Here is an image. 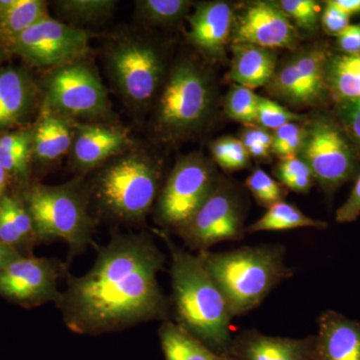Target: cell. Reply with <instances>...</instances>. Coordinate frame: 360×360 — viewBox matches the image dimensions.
<instances>
[{"instance_id": "45", "label": "cell", "mask_w": 360, "mask_h": 360, "mask_svg": "<svg viewBox=\"0 0 360 360\" xmlns=\"http://www.w3.org/2000/svg\"><path fill=\"white\" fill-rule=\"evenodd\" d=\"M7 177H8L7 172L4 169V168L0 167V198L4 195V189H6Z\"/></svg>"}, {"instance_id": "24", "label": "cell", "mask_w": 360, "mask_h": 360, "mask_svg": "<svg viewBox=\"0 0 360 360\" xmlns=\"http://www.w3.org/2000/svg\"><path fill=\"white\" fill-rule=\"evenodd\" d=\"M49 16L42 0H0V40L6 44Z\"/></svg>"}, {"instance_id": "14", "label": "cell", "mask_w": 360, "mask_h": 360, "mask_svg": "<svg viewBox=\"0 0 360 360\" xmlns=\"http://www.w3.org/2000/svg\"><path fill=\"white\" fill-rule=\"evenodd\" d=\"M297 32L292 21L271 2L250 4L236 21L233 44H250L262 49H292Z\"/></svg>"}, {"instance_id": "32", "label": "cell", "mask_w": 360, "mask_h": 360, "mask_svg": "<svg viewBox=\"0 0 360 360\" xmlns=\"http://www.w3.org/2000/svg\"><path fill=\"white\" fill-rule=\"evenodd\" d=\"M213 160L222 169L236 172L250 165V156L240 139L225 136L213 141L210 146Z\"/></svg>"}, {"instance_id": "43", "label": "cell", "mask_w": 360, "mask_h": 360, "mask_svg": "<svg viewBox=\"0 0 360 360\" xmlns=\"http://www.w3.org/2000/svg\"><path fill=\"white\" fill-rule=\"evenodd\" d=\"M21 257L23 255H21L18 251L0 240V271L6 269L15 260L20 259Z\"/></svg>"}, {"instance_id": "3", "label": "cell", "mask_w": 360, "mask_h": 360, "mask_svg": "<svg viewBox=\"0 0 360 360\" xmlns=\"http://www.w3.org/2000/svg\"><path fill=\"white\" fill-rule=\"evenodd\" d=\"M206 270L219 286L232 317L259 307L292 269L284 264L283 246H245L225 252H198Z\"/></svg>"}, {"instance_id": "26", "label": "cell", "mask_w": 360, "mask_h": 360, "mask_svg": "<svg viewBox=\"0 0 360 360\" xmlns=\"http://www.w3.org/2000/svg\"><path fill=\"white\" fill-rule=\"evenodd\" d=\"M328 226L326 221L307 217L295 205L283 200L267 208L262 217L248 227V232L283 231L304 227L326 229Z\"/></svg>"}, {"instance_id": "12", "label": "cell", "mask_w": 360, "mask_h": 360, "mask_svg": "<svg viewBox=\"0 0 360 360\" xmlns=\"http://www.w3.org/2000/svg\"><path fill=\"white\" fill-rule=\"evenodd\" d=\"M68 276L63 262L54 258L21 257L0 271V296L25 309L58 302V281Z\"/></svg>"}, {"instance_id": "19", "label": "cell", "mask_w": 360, "mask_h": 360, "mask_svg": "<svg viewBox=\"0 0 360 360\" xmlns=\"http://www.w3.org/2000/svg\"><path fill=\"white\" fill-rule=\"evenodd\" d=\"M37 89L25 70L7 68L0 70V129L13 127L32 112Z\"/></svg>"}, {"instance_id": "35", "label": "cell", "mask_w": 360, "mask_h": 360, "mask_svg": "<svg viewBox=\"0 0 360 360\" xmlns=\"http://www.w3.org/2000/svg\"><path fill=\"white\" fill-rule=\"evenodd\" d=\"M307 134V127L297 122L284 124L272 134L271 153L283 158H295L300 153Z\"/></svg>"}, {"instance_id": "25", "label": "cell", "mask_w": 360, "mask_h": 360, "mask_svg": "<svg viewBox=\"0 0 360 360\" xmlns=\"http://www.w3.org/2000/svg\"><path fill=\"white\" fill-rule=\"evenodd\" d=\"M326 84L342 103L360 99V53H342L328 59Z\"/></svg>"}, {"instance_id": "41", "label": "cell", "mask_w": 360, "mask_h": 360, "mask_svg": "<svg viewBox=\"0 0 360 360\" xmlns=\"http://www.w3.org/2000/svg\"><path fill=\"white\" fill-rule=\"evenodd\" d=\"M341 115L348 132L360 143V99L342 103Z\"/></svg>"}, {"instance_id": "7", "label": "cell", "mask_w": 360, "mask_h": 360, "mask_svg": "<svg viewBox=\"0 0 360 360\" xmlns=\"http://www.w3.org/2000/svg\"><path fill=\"white\" fill-rule=\"evenodd\" d=\"M42 87L44 110L75 122H103L112 117L106 87L96 70L82 59L52 68Z\"/></svg>"}, {"instance_id": "4", "label": "cell", "mask_w": 360, "mask_h": 360, "mask_svg": "<svg viewBox=\"0 0 360 360\" xmlns=\"http://www.w3.org/2000/svg\"><path fill=\"white\" fill-rule=\"evenodd\" d=\"M23 203L37 240L65 241L70 259L84 252L91 241L96 220L89 212V196L82 180L59 186L35 184L26 191Z\"/></svg>"}, {"instance_id": "2", "label": "cell", "mask_w": 360, "mask_h": 360, "mask_svg": "<svg viewBox=\"0 0 360 360\" xmlns=\"http://www.w3.org/2000/svg\"><path fill=\"white\" fill-rule=\"evenodd\" d=\"M172 257V302L176 323L213 352L229 359L232 315L219 286L200 255L175 245L165 232H158Z\"/></svg>"}, {"instance_id": "29", "label": "cell", "mask_w": 360, "mask_h": 360, "mask_svg": "<svg viewBox=\"0 0 360 360\" xmlns=\"http://www.w3.org/2000/svg\"><path fill=\"white\" fill-rule=\"evenodd\" d=\"M117 1L113 0H58L53 2L56 13L68 25H96L115 13Z\"/></svg>"}, {"instance_id": "16", "label": "cell", "mask_w": 360, "mask_h": 360, "mask_svg": "<svg viewBox=\"0 0 360 360\" xmlns=\"http://www.w3.org/2000/svg\"><path fill=\"white\" fill-rule=\"evenodd\" d=\"M229 360H315L314 335L305 338H281L241 331L232 338Z\"/></svg>"}, {"instance_id": "6", "label": "cell", "mask_w": 360, "mask_h": 360, "mask_svg": "<svg viewBox=\"0 0 360 360\" xmlns=\"http://www.w3.org/2000/svg\"><path fill=\"white\" fill-rule=\"evenodd\" d=\"M212 108V92L205 73L191 61L170 71L156 106V129L167 139H181L198 131Z\"/></svg>"}, {"instance_id": "21", "label": "cell", "mask_w": 360, "mask_h": 360, "mask_svg": "<svg viewBox=\"0 0 360 360\" xmlns=\"http://www.w3.org/2000/svg\"><path fill=\"white\" fill-rule=\"evenodd\" d=\"M276 70V54L250 44H233L229 78L241 86L258 89L269 84Z\"/></svg>"}, {"instance_id": "38", "label": "cell", "mask_w": 360, "mask_h": 360, "mask_svg": "<svg viewBox=\"0 0 360 360\" xmlns=\"http://www.w3.org/2000/svg\"><path fill=\"white\" fill-rule=\"evenodd\" d=\"M248 155L264 160L269 158L272 148V134L262 127H248L243 130L240 139Z\"/></svg>"}, {"instance_id": "11", "label": "cell", "mask_w": 360, "mask_h": 360, "mask_svg": "<svg viewBox=\"0 0 360 360\" xmlns=\"http://www.w3.org/2000/svg\"><path fill=\"white\" fill-rule=\"evenodd\" d=\"M7 47L30 65L54 68L84 58L89 52V37L82 28L49 15L27 28Z\"/></svg>"}, {"instance_id": "42", "label": "cell", "mask_w": 360, "mask_h": 360, "mask_svg": "<svg viewBox=\"0 0 360 360\" xmlns=\"http://www.w3.org/2000/svg\"><path fill=\"white\" fill-rule=\"evenodd\" d=\"M338 45L343 54L360 53V25H348L338 35Z\"/></svg>"}, {"instance_id": "8", "label": "cell", "mask_w": 360, "mask_h": 360, "mask_svg": "<svg viewBox=\"0 0 360 360\" xmlns=\"http://www.w3.org/2000/svg\"><path fill=\"white\" fill-rule=\"evenodd\" d=\"M106 68L118 94L134 110H143L155 101L165 75L160 51L136 37H123L111 45Z\"/></svg>"}, {"instance_id": "37", "label": "cell", "mask_w": 360, "mask_h": 360, "mask_svg": "<svg viewBox=\"0 0 360 360\" xmlns=\"http://www.w3.org/2000/svg\"><path fill=\"white\" fill-rule=\"evenodd\" d=\"M300 116L286 110L281 104L269 98L259 96L257 108V123L266 130H276L290 122H296Z\"/></svg>"}, {"instance_id": "34", "label": "cell", "mask_w": 360, "mask_h": 360, "mask_svg": "<svg viewBox=\"0 0 360 360\" xmlns=\"http://www.w3.org/2000/svg\"><path fill=\"white\" fill-rule=\"evenodd\" d=\"M245 184L257 202L267 208L283 201L285 196V189L283 184L272 179L260 168L255 169L248 177Z\"/></svg>"}, {"instance_id": "33", "label": "cell", "mask_w": 360, "mask_h": 360, "mask_svg": "<svg viewBox=\"0 0 360 360\" xmlns=\"http://www.w3.org/2000/svg\"><path fill=\"white\" fill-rule=\"evenodd\" d=\"M276 176L283 186L300 193L309 191L315 180L309 165L298 156L281 160L276 167Z\"/></svg>"}, {"instance_id": "18", "label": "cell", "mask_w": 360, "mask_h": 360, "mask_svg": "<svg viewBox=\"0 0 360 360\" xmlns=\"http://www.w3.org/2000/svg\"><path fill=\"white\" fill-rule=\"evenodd\" d=\"M315 360H360V321L326 310L314 335Z\"/></svg>"}, {"instance_id": "15", "label": "cell", "mask_w": 360, "mask_h": 360, "mask_svg": "<svg viewBox=\"0 0 360 360\" xmlns=\"http://www.w3.org/2000/svg\"><path fill=\"white\" fill-rule=\"evenodd\" d=\"M131 144L129 130L108 123L75 122L70 153L72 165L87 172L127 153Z\"/></svg>"}, {"instance_id": "39", "label": "cell", "mask_w": 360, "mask_h": 360, "mask_svg": "<svg viewBox=\"0 0 360 360\" xmlns=\"http://www.w3.org/2000/svg\"><path fill=\"white\" fill-rule=\"evenodd\" d=\"M349 16L341 13L340 9L333 6L330 2H326V8L322 13L321 22L324 30L328 34L338 37L349 25Z\"/></svg>"}, {"instance_id": "44", "label": "cell", "mask_w": 360, "mask_h": 360, "mask_svg": "<svg viewBox=\"0 0 360 360\" xmlns=\"http://www.w3.org/2000/svg\"><path fill=\"white\" fill-rule=\"evenodd\" d=\"M329 2L349 18L360 13V0H330Z\"/></svg>"}, {"instance_id": "17", "label": "cell", "mask_w": 360, "mask_h": 360, "mask_svg": "<svg viewBox=\"0 0 360 360\" xmlns=\"http://www.w3.org/2000/svg\"><path fill=\"white\" fill-rule=\"evenodd\" d=\"M187 35L198 51L210 58L224 56L233 23V13L229 4L210 1L198 4L193 13L187 15Z\"/></svg>"}, {"instance_id": "20", "label": "cell", "mask_w": 360, "mask_h": 360, "mask_svg": "<svg viewBox=\"0 0 360 360\" xmlns=\"http://www.w3.org/2000/svg\"><path fill=\"white\" fill-rule=\"evenodd\" d=\"M75 122L44 110L39 123L32 129V155L42 162H52L70 153Z\"/></svg>"}, {"instance_id": "36", "label": "cell", "mask_w": 360, "mask_h": 360, "mask_svg": "<svg viewBox=\"0 0 360 360\" xmlns=\"http://www.w3.org/2000/svg\"><path fill=\"white\" fill-rule=\"evenodd\" d=\"M277 6L302 30L312 32L319 23V8L312 0H281Z\"/></svg>"}, {"instance_id": "9", "label": "cell", "mask_w": 360, "mask_h": 360, "mask_svg": "<svg viewBox=\"0 0 360 360\" xmlns=\"http://www.w3.org/2000/svg\"><path fill=\"white\" fill-rule=\"evenodd\" d=\"M245 210L240 196L226 182H217L208 198L177 234L191 250L207 251L222 241L245 236Z\"/></svg>"}, {"instance_id": "22", "label": "cell", "mask_w": 360, "mask_h": 360, "mask_svg": "<svg viewBox=\"0 0 360 360\" xmlns=\"http://www.w3.org/2000/svg\"><path fill=\"white\" fill-rule=\"evenodd\" d=\"M0 240L23 253L37 240L34 227L23 201L11 195L0 198Z\"/></svg>"}, {"instance_id": "23", "label": "cell", "mask_w": 360, "mask_h": 360, "mask_svg": "<svg viewBox=\"0 0 360 360\" xmlns=\"http://www.w3.org/2000/svg\"><path fill=\"white\" fill-rule=\"evenodd\" d=\"M160 338L165 360H229L170 321L160 326Z\"/></svg>"}, {"instance_id": "10", "label": "cell", "mask_w": 360, "mask_h": 360, "mask_svg": "<svg viewBox=\"0 0 360 360\" xmlns=\"http://www.w3.org/2000/svg\"><path fill=\"white\" fill-rule=\"evenodd\" d=\"M217 182L214 168L200 153L177 161L158 198L156 212L160 224L174 229L186 224Z\"/></svg>"}, {"instance_id": "40", "label": "cell", "mask_w": 360, "mask_h": 360, "mask_svg": "<svg viewBox=\"0 0 360 360\" xmlns=\"http://www.w3.org/2000/svg\"><path fill=\"white\" fill-rule=\"evenodd\" d=\"M360 217V175L347 201L338 208L335 220L338 224H349Z\"/></svg>"}, {"instance_id": "30", "label": "cell", "mask_w": 360, "mask_h": 360, "mask_svg": "<svg viewBox=\"0 0 360 360\" xmlns=\"http://www.w3.org/2000/svg\"><path fill=\"white\" fill-rule=\"evenodd\" d=\"M191 2L187 0H139L135 15L148 25H172L187 15Z\"/></svg>"}, {"instance_id": "1", "label": "cell", "mask_w": 360, "mask_h": 360, "mask_svg": "<svg viewBox=\"0 0 360 360\" xmlns=\"http://www.w3.org/2000/svg\"><path fill=\"white\" fill-rule=\"evenodd\" d=\"M165 262L148 232L113 234L86 274L66 276L56 302L65 326L77 335H99L165 321L169 305L158 281Z\"/></svg>"}, {"instance_id": "5", "label": "cell", "mask_w": 360, "mask_h": 360, "mask_svg": "<svg viewBox=\"0 0 360 360\" xmlns=\"http://www.w3.org/2000/svg\"><path fill=\"white\" fill-rule=\"evenodd\" d=\"M160 176V163L146 153H122L108 161L97 176V200L115 219L141 221L155 203Z\"/></svg>"}, {"instance_id": "46", "label": "cell", "mask_w": 360, "mask_h": 360, "mask_svg": "<svg viewBox=\"0 0 360 360\" xmlns=\"http://www.w3.org/2000/svg\"><path fill=\"white\" fill-rule=\"evenodd\" d=\"M2 58V51H1V49H0V59H1Z\"/></svg>"}, {"instance_id": "27", "label": "cell", "mask_w": 360, "mask_h": 360, "mask_svg": "<svg viewBox=\"0 0 360 360\" xmlns=\"http://www.w3.org/2000/svg\"><path fill=\"white\" fill-rule=\"evenodd\" d=\"M32 156V129H21L0 136V167L7 174L26 179Z\"/></svg>"}, {"instance_id": "31", "label": "cell", "mask_w": 360, "mask_h": 360, "mask_svg": "<svg viewBox=\"0 0 360 360\" xmlns=\"http://www.w3.org/2000/svg\"><path fill=\"white\" fill-rule=\"evenodd\" d=\"M259 96L252 89L241 85H233L225 101V110L232 120L253 125L257 123Z\"/></svg>"}, {"instance_id": "13", "label": "cell", "mask_w": 360, "mask_h": 360, "mask_svg": "<svg viewBox=\"0 0 360 360\" xmlns=\"http://www.w3.org/2000/svg\"><path fill=\"white\" fill-rule=\"evenodd\" d=\"M298 155L309 165L324 191H335L354 174V161L349 144L328 120H315L307 127Z\"/></svg>"}, {"instance_id": "28", "label": "cell", "mask_w": 360, "mask_h": 360, "mask_svg": "<svg viewBox=\"0 0 360 360\" xmlns=\"http://www.w3.org/2000/svg\"><path fill=\"white\" fill-rule=\"evenodd\" d=\"M269 84L276 96L295 105H309L321 99L296 68L292 59L276 70Z\"/></svg>"}]
</instances>
